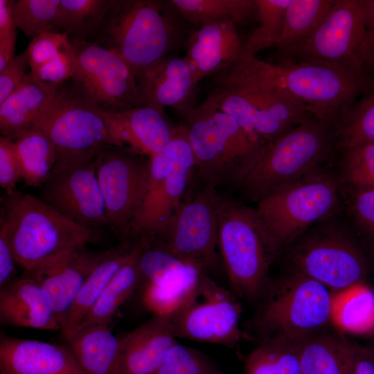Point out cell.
<instances>
[{"label":"cell","mask_w":374,"mask_h":374,"mask_svg":"<svg viewBox=\"0 0 374 374\" xmlns=\"http://www.w3.org/2000/svg\"><path fill=\"white\" fill-rule=\"evenodd\" d=\"M176 339L169 317L153 315L121 337L118 374H154Z\"/></svg>","instance_id":"24"},{"label":"cell","mask_w":374,"mask_h":374,"mask_svg":"<svg viewBox=\"0 0 374 374\" xmlns=\"http://www.w3.org/2000/svg\"><path fill=\"white\" fill-rule=\"evenodd\" d=\"M331 325L344 333L374 335V291L365 281L332 292Z\"/></svg>","instance_id":"30"},{"label":"cell","mask_w":374,"mask_h":374,"mask_svg":"<svg viewBox=\"0 0 374 374\" xmlns=\"http://www.w3.org/2000/svg\"><path fill=\"white\" fill-rule=\"evenodd\" d=\"M373 352H374V350H373Z\"/></svg>","instance_id":"51"},{"label":"cell","mask_w":374,"mask_h":374,"mask_svg":"<svg viewBox=\"0 0 374 374\" xmlns=\"http://www.w3.org/2000/svg\"><path fill=\"white\" fill-rule=\"evenodd\" d=\"M300 58L344 68L365 78L374 64L365 0H335L315 31L289 52Z\"/></svg>","instance_id":"13"},{"label":"cell","mask_w":374,"mask_h":374,"mask_svg":"<svg viewBox=\"0 0 374 374\" xmlns=\"http://www.w3.org/2000/svg\"><path fill=\"white\" fill-rule=\"evenodd\" d=\"M0 322L19 328L62 329L39 284L24 275L0 288Z\"/></svg>","instance_id":"25"},{"label":"cell","mask_w":374,"mask_h":374,"mask_svg":"<svg viewBox=\"0 0 374 374\" xmlns=\"http://www.w3.org/2000/svg\"><path fill=\"white\" fill-rule=\"evenodd\" d=\"M252 321L259 342L302 341L331 324L332 292L321 283L287 271L270 281Z\"/></svg>","instance_id":"6"},{"label":"cell","mask_w":374,"mask_h":374,"mask_svg":"<svg viewBox=\"0 0 374 374\" xmlns=\"http://www.w3.org/2000/svg\"><path fill=\"white\" fill-rule=\"evenodd\" d=\"M104 116L111 146L147 157L161 152L176 128L166 114L150 107L104 109Z\"/></svg>","instance_id":"21"},{"label":"cell","mask_w":374,"mask_h":374,"mask_svg":"<svg viewBox=\"0 0 374 374\" xmlns=\"http://www.w3.org/2000/svg\"><path fill=\"white\" fill-rule=\"evenodd\" d=\"M154 374H222L200 351L176 342Z\"/></svg>","instance_id":"42"},{"label":"cell","mask_w":374,"mask_h":374,"mask_svg":"<svg viewBox=\"0 0 374 374\" xmlns=\"http://www.w3.org/2000/svg\"><path fill=\"white\" fill-rule=\"evenodd\" d=\"M150 158L108 146L98 155L97 177L108 227L126 240L131 222L145 196Z\"/></svg>","instance_id":"17"},{"label":"cell","mask_w":374,"mask_h":374,"mask_svg":"<svg viewBox=\"0 0 374 374\" xmlns=\"http://www.w3.org/2000/svg\"><path fill=\"white\" fill-rule=\"evenodd\" d=\"M350 374H374V352L348 340Z\"/></svg>","instance_id":"47"},{"label":"cell","mask_w":374,"mask_h":374,"mask_svg":"<svg viewBox=\"0 0 374 374\" xmlns=\"http://www.w3.org/2000/svg\"><path fill=\"white\" fill-rule=\"evenodd\" d=\"M275 88L308 114L335 127L352 107L366 79L338 66L321 62H267Z\"/></svg>","instance_id":"9"},{"label":"cell","mask_w":374,"mask_h":374,"mask_svg":"<svg viewBox=\"0 0 374 374\" xmlns=\"http://www.w3.org/2000/svg\"><path fill=\"white\" fill-rule=\"evenodd\" d=\"M29 57L27 49L16 55L0 72V105L23 82L28 73Z\"/></svg>","instance_id":"45"},{"label":"cell","mask_w":374,"mask_h":374,"mask_svg":"<svg viewBox=\"0 0 374 374\" xmlns=\"http://www.w3.org/2000/svg\"><path fill=\"white\" fill-rule=\"evenodd\" d=\"M367 25L374 55V0H365Z\"/></svg>","instance_id":"50"},{"label":"cell","mask_w":374,"mask_h":374,"mask_svg":"<svg viewBox=\"0 0 374 374\" xmlns=\"http://www.w3.org/2000/svg\"><path fill=\"white\" fill-rule=\"evenodd\" d=\"M60 0L13 1L12 11L17 28L27 37L49 31H56V21Z\"/></svg>","instance_id":"41"},{"label":"cell","mask_w":374,"mask_h":374,"mask_svg":"<svg viewBox=\"0 0 374 374\" xmlns=\"http://www.w3.org/2000/svg\"><path fill=\"white\" fill-rule=\"evenodd\" d=\"M186 42L184 58L197 83L229 65L244 51V42L232 21L196 28L189 32Z\"/></svg>","instance_id":"23"},{"label":"cell","mask_w":374,"mask_h":374,"mask_svg":"<svg viewBox=\"0 0 374 374\" xmlns=\"http://www.w3.org/2000/svg\"><path fill=\"white\" fill-rule=\"evenodd\" d=\"M218 249L232 292L248 301L260 300L276 258L254 208L218 194Z\"/></svg>","instance_id":"7"},{"label":"cell","mask_w":374,"mask_h":374,"mask_svg":"<svg viewBox=\"0 0 374 374\" xmlns=\"http://www.w3.org/2000/svg\"><path fill=\"white\" fill-rule=\"evenodd\" d=\"M33 127L52 142L59 163L89 161L111 146L104 109L72 84L57 86Z\"/></svg>","instance_id":"12"},{"label":"cell","mask_w":374,"mask_h":374,"mask_svg":"<svg viewBox=\"0 0 374 374\" xmlns=\"http://www.w3.org/2000/svg\"><path fill=\"white\" fill-rule=\"evenodd\" d=\"M1 374H85L69 346L0 336Z\"/></svg>","instance_id":"22"},{"label":"cell","mask_w":374,"mask_h":374,"mask_svg":"<svg viewBox=\"0 0 374 374\" xmlns=\"http://www.w3.org/2000/svg\"><path fill=\"white\" fill-rule=\"evenodd\" d=\"M138 100L165 114L171 107L183 117L195 107L197 84L184 57L164 56L135 74Z\"/></svg>","instance_id":"19"},{"label":"cell","mask_w":374,"mask_h":374,"mask_svg":"<svg viewBox=\"0 0 374 374\" xmlns=\"http://www.w3.org/2000/svg\"><path fill=\"white\" fill-rule=\"evenodd\" d=\"M12 0H0V39L17 37Z\"/></svg>","instance_id":"49"},{"label":"cell","mask_w":374,"mask_h":374,"mask_svg":"<svg viewBox=\"0 0 374 374\" xmlns=\"http://www.w3.org/2000/svg\"><path fill=\"white\" fill-rule=\"evenodd\" d=\"M70 39L75 55L73 87L105 110L141 106L135 75L125 61L95 42Z\"/></svg>","instance_id":"16"},{"label":"cell","mask_w":374,"mask_h":374,"mask_svg":"<svg viewBox=\"0 0 374 374\" xmlns=\"http://www.w3.org/2000/svg\"><path fill=\"white\" fill-rule=\"evenodd\" d=\"M21 179L20 165L13 141L0 137V186L8 195L14 194L17 184Z\"/></svg>","instance_id":"44"},{"label":"cell","mask_w":374,"mask_h":374,"mask_svg":"<svg viewBox=\"0 0 374 374\" xmlns=\"http://www.w3.org/2000/svg\"><path fill=\"white\" fill-rule=\"evenodd\" d=\"M57 86L46 84L29 72L21 84L0 105V132L12 139L33 127L53 98Z\"/></svg>","instance_id":"26"},{"label":"cell","mask_w":374,"mask_h":374,"mask_svg":"<svg viewBox=\"0 0 374 374\" xmlns=\"http://www.w3.org/2000/svg\"><path fill=\"white\" fill-rule=\"evenodd\" d=\"M139 249L138 242L133 244L129 259L111 279L75 333L78 330L90 325L109 324L119 308L141 285L138 265Z\"/></svg>","instance_id":"32"},{"label":"cell","mask_w":374,"mask_h":374,"mask_svg":"<svg viewBox=\"0 0 374 374\" xmlns=\"http://www.w3.org/2000/svg\"><path fill=\"white\" fill-rule=\"evenodd\" d=\"M353 215L359 225L374 241V189L354 190Z\"/></svg>","instance_id":"46"},{"label":"cell","mask_w":374,"mask_h":374,"mask_svg":"<svg viewBox=\"0 0 374 374\" xmlns=\"http://www.w3.org/2000/svg\"><path fill=\"white\" fill-rule=\"evenodd\" d=\"M206 271L184 261L159 280L143 285L142 302L153 315L168 317L190 298Z\"/></svg>","instance_id":"29"},{"label":"cell","mask_w":374,"mask_h":374,"mask_svg":"<svg viewBox=\"0 0 374 374\" xmlns=\"http://www.w3.org/2000/svg\"><path fill=\"white\" fill-rule=\"evenodd\" d=\"M112 0H60L56 30L70 37L94 38ZM57 31V30H56Z\"/></svg>","instance_id":"38"},{"label":"cell","mask_w":374,"mask_h":374,"mask_svg":"<svg viewBox=\"0 0 374 374\" xmlns=\"http://www.w3.org/2000/svg\"><path fill=\"white\" fill-rule=\"evenodd\" d=\"M182 118L199 175L215 187L226 184L265 145L207 99Z\"/></svg>","instance_id":"10"},{"label":"cell","mask_w":374,"mask_h":374,"mask_svg":"<svg viewBox=\"0 0 374 374\" xmlns=\"http://www.w3.org/2000/svg\"><path fill=\"white\" fill-rule=\"evenodd\" d=\"M343 172L354 190L374 189V142L343 150Z\"/></svg>","instance_id":"43"},{"label":"cell","mask_w":374,"mask_h":374,"mask_svg":"<svg viewBox=\"0 0 374 374\" xmlns=\"http://www.w3.org/2000/svg\"><path fill=\"white\" fill-rule=\"evenodd\" d=\"M335 0H290L281 33L274 47L289 53L318 28Z\"/></svg>","instance_id":"35"},{"label":"cell","mask_w":374,"mask_h":374,"mask_svg":"<svg viewBox=\"0 0 374 374\" xmlns=\"http://www.w3.org/2000/svg\"><path fill=\"white\" fill-rule=\"evenodd\" d=\"M97 163L98 156L87 161L56 162L37 197L79 225L93 231L108 226Z\"/></svg>","instance_id":"18"},{"label":"cell","mask_w":374,"mask_h":374,"mask_svg":"<svg viewBox=\"0 0 374 374\" xmlns=\"http://www.w3.org/2000/svg\"><path fill=\"white\" fill-rule=\"evenodd\" d=\"M301 342L281 339L259 342L246 357L243 374H303Z\"/></svg>","instance_id":"37"},{"label":"cell","mask_w":374,"mask_h":374,"mask_svg":"<svg viewBox=\"0 0 374 374\" xmlns=\"http://www.w3.org/2000/svg\"><path fill=\"white\" fill-rule=\"evenodd\" d=\"M335 217L310 227L280 253L287 271L316 280L331 292L364 282L368 272L359 245Z\"/></svg>","instance_id":"8"},{"label":"cell","mask_w":374,"mask_h":374,"mask_svg":"<svg viewBox=\"0 0 374 374\" xmlns=\"http://www.w3.org/2000/svg\"><path fill=\"white\" fill-rule=\"evenodd\" d=\"M107 252L83 247L24 270L22 275L39 284L62 328L79 291Z\"/></svg>","instance_id":"20"},{"label":"cell","mask_w":374,"mask_h":374,"mask_svg":"<svg viewBox=\"0 0 374 374\" xmlns=\"http://www.w3.org/2000/svg\"><path fill=\"white\" fill-rule=\"evenodd\" d=\"M335 130L343 150L374 142V91L351 107L339 121Z\"/></svg>","instance_id":"40"},{"label":"cell","mask_w":374,"mask_h":374,"mask_svg":"<svg viewBox=\"0 0 374 374\" xmlns=\"http://www.w3.org/2000/svg\"><path fill=\"white\" fill-rule=\"evenodd\" d=\"M303 374H350L348 339L323 332L301 344Z\"/></svg>","instance_id":"34"},{"label":"cell","mask_w":374,"mask_h":374,"mask_svg":"<svg viewBox=\"0 0 374 374\" xmlns=\"http://www.w3.org/2000/svg\"><path fill=\"white\" fill-rule=\"evenodd\" d=\"M242 310L238 297L205 272L190 298L169 318L176 338L231 347L242 336Z\"/></svg>","instance_id":"14"},{"label":"cell","mask_w":374,"mask_h":374,"mask_svg":"<svg viewBox=\"0 0 374 374\" xmlns=\"http://www.w3.org/2000/svg\"><path fill=\"white\" fill-rule=\"evenodd\" d=\"M211 83L206 99L263 143L314 118L275 88L266 61L244 51L214 73Z\"/></svg>","instance_id":"1"},{"label":"cell","mask_w":374,"mask_h":374,"mask_svg":"<svg viewBox=\"0 0 374 374\" xmlns=\"http://www.w3.org/2000/svg\"><path fill=\"white\" fill-rule=\"evenodd\" d=\"M185 196L164 233L154 239L177 257L196 263L206 271L217 265L219 256L217 198L214 186Z\"/></svg>","instance_id":"15"},{"label":"cell","mask_w":374,"mask_h":374,"mask_svg":"<svg viewBox=\"0 0 374 374\" xmlns=\"http://www.w3.org/2000/svg\"><path fill=\"white\" fill-rule=\"evenodd\" d=\"M182 19L170 1L112 0L92 42L119 56L135 74L179 46Z\"/></svg>","instance_id":"3"},{"label":"cell","mask_w":374,"mask_h":374,"mask_svg":"<svg viewBox=\"0 0 374 374\" xmlns=\"http://www.w3.org/2000/svg\"><path fill=\"white\" fill-rule=\"evenodd\" d=\"M335 126L310 118L265 144L227 183L243 197L258 202L267 195L319 171L336 138Z\"/></svg>","instance_id":"2"},{"label":"cell","mask_w":374,"mask_h":374,"mask_svg":"<svg viewBox=\"0 0 374 374\" xmlns=\"http://www.w3.org/2000/svg\"><path fill=\"white\" fill-rule=\"evenodd\" d=\"M149 158L146 194L127 238L136 242L159 238L186 195L196 164L183 122L176 126L168 144Z\"/></svg>","instance_id":"11"},{"label":"cell","mask_w":374,"mask_h":374,"mask_svg":"<svg viewBox=\"0 0 374 374\" xmlns=\"http://www.w3.org/2000/svg\"><path fill=\"white\" fill-rule=\"evenodd\" d=\"M10 139L20 165L21 179L30 187H40L48 178L57 159L53 144L35 127Z\"/></svg>","instance_id":"33"},{"label":"cell","mask_w":374,"mask_h":374,"mask_svg":"<svg viewBox=\"0 0 374 374\" xmlns=\"http://www.w3.org/2000/svg\"><path fill=\"white\" fill-rule=\"evenodd\" d=\"M254 1L259 26L244 42V51L256 55L260 51L274 46L282 31L285 11L290 0Z\"/></svg>","instance_id":"39"},{"label":"cell","mask_w":374,"mask_h":374,"mask_svg":"<svg viewBox=\"0 0 374 374\" xmlns=\"http://www.w3.org/2000/svg\"><path fill=\"white\" fill-rule=\"evenodd\" d=\"M26 49L30 72L42 82L58 86L72 78L75 55L66 33H44L31 39Z\"/></svg>","instance_id":"27"},{"label":"cell","mask_w":374,"mask_h":374,"mask_svg":"<svg viewBox=\"0 0 374 374\" xmlns=\"http://www.w3.org/2000/svg\"><path fill=\"white\" fill-rule=\"evenodd\" d=\"M342 193L337 177L323 170L257 202L256 214L276 257L310 227L335 217Z\"/></svg>","instance_id":"5"},{"label":"cell","mask_w":374,"mask_h":374,"mask_svg":"<svg viewBox=\"0 0 374 374\" xmlns=\"http://www.w3.org/2000/svg\"><path fill=\"white\" fill-rule=\"evenodd\" d=\"M0 225L24 270L85 247L93 231L64 217L38 197L19 192L8 195Z\"/></svg>","instance_id":"4"},{"label":"cell","mask_w":374,"mask_h":374,"mask_svg":"<svg viewBox=\"0 0 374 374\" xmlns=\"http://www.w3.org/2000/svg\"><path fill=\"white\" fill-rule=\"evenodd\" d=\"M132 248L133 244L124 243L116 248L107 250L104 258L87 278L79 291L61 330L66 341L73 335L113 276L129 259Z\"/></svg>","instance_id":"31"},{"label":"cell","mask_w":374,"mask_h":374,"mask_svg":"<svg viewBox=\"0 0 374 374\" xmlns=\"http://www.w3.org/2000/svg\"><path fill=\"white\" fill-rule=\"evenodd\" d=\"M68 346L85 374H118L121 337L109 324H93L78 330Z\"/></svg>","instance_id":"28"},{"label":"cell","mask_w":374,"mask_h":374,"mask_svg":"<svg viewBox=\"0 0 374 374\" xmlns=\"http://www.w3.org/2000/svg\"><path fill=\"white\" fill-rule=\"evenodd\" d=\"M16 264L17 262L6 231L0 225V288L8 285L17 278L16 277Z\"/></svg>","instance_id":"48"},{"label":"cell","mask_w":374,"mask_h":374,"mask_svg":"<svg viewBox=\"0 0 374 374\" xmlns=\"http://www.w3.org/2000/svg\"><path fill=\"white\" fill-rule=\"evenodd\" d=\"M183 19L199 28L221 21L247 23L256 18L254 0H170Z\"/></svg>","instance_id":"36"}]
</instances>
